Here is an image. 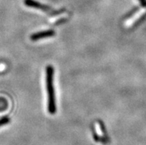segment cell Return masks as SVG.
<instances>
[{
  "mask_svg": "<svg viewBox=\"0 0 146 145\" xmlns=\"http://www.w3.org/2000/svg\"><path fill=\"white\" fill-rule=\"evenodd\" d=\"M25 4L27 6H28V7H34V8H36V9H40L42 11H44L46 13H50L51 15L59 14V13H61L63 12V11H54V10L50 8L48 6L42 5L41 4L35 2V1H33V0H25Z\"/></svg>",
  "mask_w": 146,
  "mask_h": 145,
  "instance_id": "7a4b0ae2",
  "label": "cell"
},
{
  "mask_svg": "<svg viewBox=\"0 0 146 145\" xmlns=\"http://www.w3.org/2000/svg\"><path fill=\"white\" fill-rule=\"evenodd\" d=\"M54 69L50 65L46 68V87L48 91V109L50 114H54L56 111L55 101V93L54 87Z\"/></svg>",
  "mask_w": 146,
  "mask_h": 145,
  "instance_id": "6da1fadb",
  "label": "cell"
},
{
  "mask_svg": "<svg viewBox=\"0 0 146 145\" xmlns=\"http://www.w3.org/2000/svg\"><path fill=\"white\" fill-rule=\"evenodd\" d=\"M55 36V32L53 30H44V31L38 32V33H33L31 36V39L32 41H38L44 38H48V37H52Z\"/></svg>",
  "mask_w": 146,
  "mask_h": 145,
  "instance_id": "3957f363",
  "label": "cell"
},
{
  "mask_svg": "<svg viewBox=\"0 0 146 145\" xmlns=\"http://www.w3.org/2000/svg\"><path fill=\"white\" fill-rule=\"evenodd\" d=\"M10 121V119L7 116H4V117L1 118L0 119V127H2V126H4V125L7 124L9 123Z\"/></svg>",
  "mask_w": 146,
  "mask_h": 145,
  "instance_id": "277c9868",
  "label": "cell"
}]
</instances>
